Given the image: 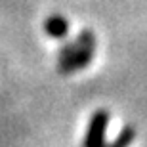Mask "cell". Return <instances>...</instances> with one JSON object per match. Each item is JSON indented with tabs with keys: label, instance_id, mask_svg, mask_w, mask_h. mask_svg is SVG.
<instances>
[{
	"label": "cell",
	"instance_id": "cell-4",
	"mask_svg": "<svg viewBox=\"0 0 147 147\" xmlns=\"http://www.w3.org/2000/svg\"><path fill=\"white\" fill-rule=\"evenodd\" d=\"M136 138V128L130 124H126L124 128H120V132L115 136V140L111 143H105L103 147H130V143Z\"/></svg>",
	"mask_w": 147,
	"mask_h": 147
},
{
	"label": "cell",
	"instance_id": "cell-3",
	"mask_svg": "<svg viewBox=\"0 0 147 147\" xmlns=\"http://www.w3.org/2000/svg\"><path fill=\"white\" fill-rule=\"evenodd\" d=\"M44 31L48 33L50 38H55V40H61L65 38L69 33V21H67L63 16L55 13V16H50L44 23Z\"/></svg>",
	"mask_w": 147,
	"mask_h": 147
},
{
	"label": "cell",
	"instance_id": "cell-1",
	"mask_svg": "<svg viewBox=\"0 0 147 147\" xmlns=\"http://www.w3.org/2000/svg\"><path fill=\"white\" fill-rule=\"evenodd\" d=\"M96 54V36L92 31H82L76 40L67 42L57 54V71L61 75L82 71L88 67Z\"/></svg>",
	"mask_w": 147,
	"mask_h": 147
},
{
	"label": "cell",
	"instance_id": "cell-2",
	"mask_svg": "<svg viewBox=\"0 0 147 147\" xmlns=\"http://www.w3.org/2000/svg\"><path fill=\"white\" fill-rule=\"evenodd\" d=\"M109 120H111V115H109L107 109H98L96 111V113L92 115L90 122H88L82 147H103Z\"/></svg>",
	"mask_w": 147,
	"mask_h": 147
}]
</instances>
